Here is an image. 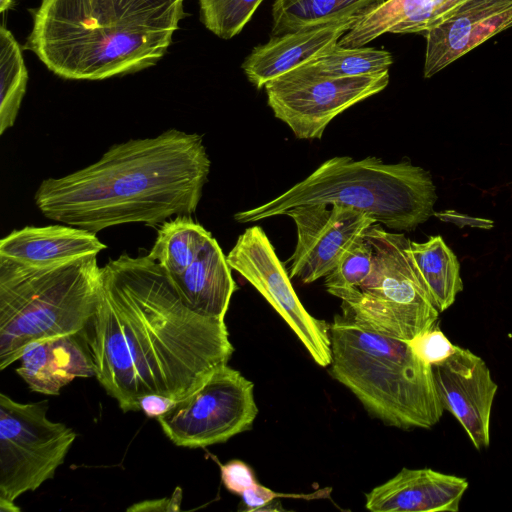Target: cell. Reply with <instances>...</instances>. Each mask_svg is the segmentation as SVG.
Masks as SVG:
<instances>
[{
    "mask_svg": "<svg viewBox=\"0 0 512 512\" xmlns=\"http://www.w3.org/2000/svg\"><path fill=\"white\" fill-rule=\"evenodd\" d=\"M210 166L201 135L169 129L115 144L97 162L43 180L34 201L48 219L95 234L125 223L156 226L196 211Z\"/></svg>",
    "mask_w": 512,
    "mask_h": 512,
    "instance_id": "2",
    "label": "cell"
},
{
    "mask_svg": "<svg viewBox=\"0 0 512 512\" xmlns=\"http://www.w3.org/2000/svg\"><path fill=\"white\" fill-rule=\"evenodd\" d=\"M168 278L190 309L208 317L224 319L237 290L231 267L213 236L188 265Z\"/></svg>",
    "mask_w": 512,
    "mask_h": 512,
    "instance_id": "19",
    "label": "cell"
},
{
    "mask_svg": "<svg viewBox=\"0 0 512 512\" xmlns=\"http://www.w3.org/2000/svg\"><path fill=\"white\" fill-rule=\"evenodd\" d=\"M28 71L22 49L4 24L0 28V135L16 121L26 93Z\"/></svg>",
    "mask_w": 512,
    "mask_h": 512,
    "instance_id": "23",
    "label": "cell"
},
{
    "mask_svg": "<svg viewBox=\"0 0 512 512\" xmlns=\"http://www.w3.org/2000/svg\"><path fill=\"white\" fill-rule=\"evenodd\" d=\"M432 369L444 410L458 420L477 450L489 447L490 415L498 385L484 360L456 346L449 358Z\"/></svg>",
    "mask_w": 512,
    "mask_h": 512,
    "instance_id": "13",
    "label": "cell"
},
{
    "mask_svg": "<svg viewBox=\"0 0 512 512\" xmlns=\"http://www.w3.org/2000/svg\"><path fill=\"white\" fill-rule=\"evenodd\" d=\"M184 1L42 0L24 47L64 79L139 72L167 53Z\"/></svg>",
    "mask_w": 512,
    "mask_h": 512,
    "instance_id": "3",
    "label": "cell"
},
{
    "mask_svg": "<svg viewBox=\"0 0 512 512\" xmlns=\"http://www.w3.org/2000/svg\"><path fill=\"white\" fill-rule=\"evenodd\" d=\"M468 488L465 478L430 468H402L365 495L372 512H457Z\"/></svg>",
    "mask_w": 512,
    "mask_h": 512,
    "instance_id": "15",
    "label": "cell"
},
{
    "mask_svg": "<svg viewBox=\"0 0 512 512\" xmlns=\"http://www.w3.org/2000/svg\"><path fill=\"white\" fill-rule=\"evenodd\" d=\"M373 267L374 247L364 232L324 277L325 288L329 294L342 300L369 277Z\"/></svg>",
    "mask_w": 512,
    "mask_h": 512,
    "instance_id": "25",
    "label": "cell"
},
{
    "mask_svg": "<svg viewBox=\"0 0 512 512\" xmlns=\"http://www.w3.org/2000/svg\"><path fill=\"white\" fill-rule=\"evenodd\" d=\"M102 286L96 254L46 267L0 256V370L33 341L84 331Z\"/></svg>",
    "mask_w": 512,
    "mask_h": 512,
    "instance_id": "6",
    "label": "cell"
},
{
    "mask_svg": "<svg viewBox=\"0 0 512 512\" xmlns=\"http://www.w3.org/2000/svg\"><path fill=\"white\" fill-rule=\"evenodd\" d=\"M407 342L421 360L432 366L444 362L456 348L437 324Z\"/></svg>",
    "mask_w": 512,
    "mask_h": 512,
    "instance_id": "27",
    "label": "cell"
},
{
    "mask_svg": "<svg viewBox=\"0 0 512 512\" xmlns=\"http://www.w3.org/2000/svg\"><path fill=\"white\" fill-rule=\"evenodd\" d=\"M174 400L159 394H147L140 399L139 406L146 416L158 418L174 404Z\"/></svg>",
    "mask_w": 512,
    "mask_h": 512,
    "instance_id": "30",
    "label": "cell"
},
{
    "mask_svg": "<svg viewBox=\"0 0 512 512\" xmlns=\"http://www.w3.org/2000/svg\"><path fill=\"white\" fill-rule=\"evenodd\" d=\"M257 414L253 382L224 364L157 420L175 445L204 448L250 430Z\"/></svg>",
    "mask_w": 512,
    "mask_h": 512,
    "instance_id": "9",
    "label": "cell"
},
{
    "mask_svg": "<svg viewBox=\"0 0 512 512\" xmlns=\"http://www.w3.org/2000/svg\"><path fill=\"white\" fill-rule=\"evenodd\" d=\"M452 0H386L359 18L339 39L344 47H361L386 34H424L440 21Z\"/></svg>",
    "mask_w": 512,
    "mask_h": 512,
    "instance_id": "20",
    "label": "cell"
},
{
    "mask_svg": "<svg viewBox=\"0 0 512 512\" xmlns=\"http://www.w3.org/2000/svg\"><path fill=\"white\" fill-rule=\"evenodd\" d=\"M437 196L428 171L410 162L385 163L376 156L354 160L335 156L284 193L237 212L239 223L284 215L306 204L338 203L370 214L396 231H411L433 214Z\"/></svg>",
    "mask_w": 512,
    "mask_h": 512,
    "instance_id": "5",
    "label": "cell"
},
{
    "mask_svg": "<svg viewBox=\"0 0 512 512\" xmlns=\"http://www.w3.org/2000/svg\"><path fill=\"white\" fill-rule=\"evenodd\" d=\"M330 375L385 425L429 429L444 412L432 365L407 341L361 327L337 314L329 327Z\"/></svg>",
    "mask_w": 512,
    "mask_h": 512,
    "instance_id": "4",
    "label": "cell"
},
{
    "mask_svg": "<svg viewBox=\"0 0 512 512\" xmlns=\"http://www.w3.org/2000/svg\"><path fill=\"white\" fill-rule=\"evenodd\" d=\"M389 71L355 77L324 75L308 63L264 86L268 106L301 140L321 139L328 124L353 105L381 92Z\"/></svg>",
    "mask_w": 512,
    "mask_h": 512,
    "instance_id": "10",
    "label": "cell"
},
{
    "mask_svg": "<svg viewBox=\"0 0 512 512\" xmlns=\"http://www.w3.org/2000/svg\"><path fill=\"white\" fill-rule=\"evenodd\" d=\"M14 0H0V12L3 13L12 8Z\"/></svg>",
    "mask_w": 512,
    "mask_h": 512,
    "instance_id": "32",
    "label": "cell"
},
{
    "mask_svg": "<svg viewBox=\"0 0 512 512\" xmlns=\"http://www.w3.org/2000/svg\"><path fill=\"white\" fill-rule=\"evenodd\" d=\"M358 17L272 36L256 46L242 63L248 81L257 89L287 72L301 67L336 45Z\"/></svg>",
    "mask_w": 512,
    "mask_h": 512,
    "instance_id": "16",
    "label": "cell"
},
{
    "mask_svg": "<svg viewBox=\"0 0 512 512\" xmlns=\"http://www.w3.org/2000/svg\"><path fill=\"white\" fill-rule=\"evenodd\" d=\"M102 272L86 336L95 377L123 412L140 411L147 394L176 402L228 364L234 347L224 319L190 309L156 261L123 253Z\"/></svg>",
    "mask_w": 512,
    "mask_h": 512,
    "instance_id": "1",
    "label": "cell"
},
{
    "mask_svg": "<svg viewBox=\"0 0 512 512\" xmlns=\"http://www.w3.org/2000/svg\"><path fill=\"white\" fill-rule=\"evenodd\" d=\"M365 235L374 247V267L341 300V315L376 333L410 341L435 326L440 312L409 259V239L376 223Z\"/></svg>",
    "mask_w": 512,
    "mask_h": 512,
    "instance_id": "7",
    "label": "cell"
},
{
    "mask_svg": "<svg viewBox=\"0 0 512 512\" xmlns=\"http://www.w3.org/2000/svg\"><path fill=\"white\" fill-rule=\"evenodd\" d=\"M386 0H275L272 36H280L351 17L361 18Z\"/></svg>",
    "mask_w": 512,
    "mask_h": 512,
    "instance_id": "22",
    "label": "cell"
},
{
    "mask_svg": "<svg viewBox=\"0 0 512 512\" xmlns=\"http://www.w3.org/2000/svg\"><path fill=\"white\" fill-rule=\"evenodd\" d=\"M48 401L20 403L0 393V510L54 477L76 439L66 424L47 417Z\"/></svg>",
    "mask_w": 512,
    "mask_h": 512,
    "instance_id": "8",
    "label": "cell"
},
{
    "mask_svg": "<svg viewBox=\"0 0 512 512\" xmlns=\"http://www.w3.org/2000/svg\"><path fill=\"white\" fill-rule=\"evenodd\" d=\"M219 467L222 482L231 493L241 496L257 483L253 470L241 460H230Z\"/></svg>",
    "mask_w": 512,
    "mask_h": 512,
    "instance_id": "28",
    "label": "cell"
},
{
    "mask_svg": "<svg viewBox=\"0 0 512 512\" xmlns=\"http://www.w3.org/2000/svg\"><path fill=\"white\" fill-rule=\"evenodd\" d=\"M106 249L95 233L70 225L26 226L0 241V256L19 263L46 267L69 262Z\"/></svg>",
    "mask_w": 512,
    "mask_h": 512,
    "instance_id": "18",
    "label": "cell"
},
{
    "mask_svg": "<svg viewBox=\"0 0 512 512\" xmlns=\"http://www.w3.org/2000/svg\"><path fill=\"white\" fill-rule=\"evenodd\" d=\"M226 258L231 269L252 284L288 324L315 363L328 367L330 324L305 309L264 230L260 226L247 228Z\"/></svg>",
    "mask_w": 512,
    "mask_h": 512,
    "instance_id": "11",
    "label": "cell"
},
{
    "mask_svg": "<svg viewBox=\"0 0 512 512\" xmlns=\"http://www.w3.org/2000/svg\"><path fill=\"white\" fill-rule=\"evenodd\" d=\"M407 254L434 305L444 312L463 290L456 255L440 235L421 243L409 240Z\"/></svg>",
    "mask_w": 512,
    "mask_h": 512,
    "instance_id": "21",
    "label": "cell"
},
{
    "mask_svg": "<svg viewBox=\"0 0 512 512\" xmlns=\"http://www.w3.org/2000/svg\"><path fill=\"white\" fill-rule=\"evenodd\" d=\"M241 498L245 511H283L280 501L277 500V492L258 482L246 490Z\"/></svg>",
    "mask_w": 512,
    "mask_h": 512,
    "instance_id": "29",
    "label": "cell"
},
{
    "mask_svg": "<svg viewBox=\"0 0 512 512\" xmlns=\"http://www.w3.org/2000/svg\"><path fill=\"white\" fill-rule=\"evenodd\" d=\"M200 20L217 37L238 35L264 0H198Z\"/></svg>",
    "mask_w": 512,
    "mask_h": 512,
    "instance_id": "26",
    "label": "cell"
},
{
    "mask_svg": "<svg viewBox=\"0 0 512 512\" xmlns=\"http://www.w3.org/2000/svg\"><path fill=\"white\" fill-rule=\"evenodd\" d=\"M512 27V0H467L423 35L429 78L496 34Z\"/></svg>",
    "mask_w": 512,
    "mask_h": 512,
    "instance_id": "14",
    "label": "cell"
},
{
    "mask_svg": "<svg viewBox=\"0 0 512 512\" xmlns=\"http://www.w3.org/2000/svg\"><path fill=\"white\" fill-rule=\"evenodd\" d=\"M19 360L17 374L31 391L44 395H58L74 379L95 376L86 329L33 341Z\"/></svg>",
    "mask_w": 512,
    "mask_h": 512,
    "instance_id": "17",
    "label": "cell"
},
{
    "mask_svg": "<svg viewBox=\"0 0 512 512\" xmlns=\"http://www.w3.org/2000/svg\"><path fill=\"white\" fill-rule=\"evenodd\" d=\"M467 0H452L451 3L449 4L448 6V9H447V12L446 14L444 15V17L450 13L452 10H454L456 7H458L459 5H461L463 2H465ZM439 22V21H438Z\"/></svg>",
    "mask_w": 512,
    "mask_h": 512,
    "instance_id": "33",
    "label": "cell"
},
{
    "mask_svg": "<svg viewBox=\"0 0 512 512\" xmlns=\"http://www.w3.org/2000/svg\"><path fill=\"white\" fill-rule=\"evenodd\" d=\"M284 215L297 229L288 274L304 284L329 274L352 243L376 223L370 214L338 203L299 205Z\"/></svg>",
    "mask_w": 512,
    "mask_h": 512,
    "instance_id": "12",
    "label": "cell"
},
{
    "mask_svg": "<svg viewBox=\"0 0 512 512\" xmlns=\"http://www.w3.org/2000/svg\"><path fill=\"white\" fill-rule=\"evenodd\" d=\"M161 500H156V501H146V502H142V503H137V504H134L132 507L128 508L129 511H143V510H152V508L156 505H158V503H160ZM162 506L165 505L167 507L168 510H179V505L180 503L178 502H171L170 504L169 503H165V504H161ZM158 507L157 510H162L164 509V507Z\"/></svg>",
    "mask_w": 512,
    "mask_h": 512,
    "instance_id": "31",
    "label": "cell"
},
{
    "mask_svg": "<svg viewBox=\"0 0 512 512\" xmlns=\"http://www.w3.org/2000/svg\"><path fill=\"white\" fill-rule=\"evenodd\" d=\"M390 52L373 47H344L338 43L308 64L331 77H355L389 71Z\"/></svg>",
    "mask_w": 512,
    "mask_h": 512,
    "instance_id": "24",
    "label": "cell"
}]
</instances>
